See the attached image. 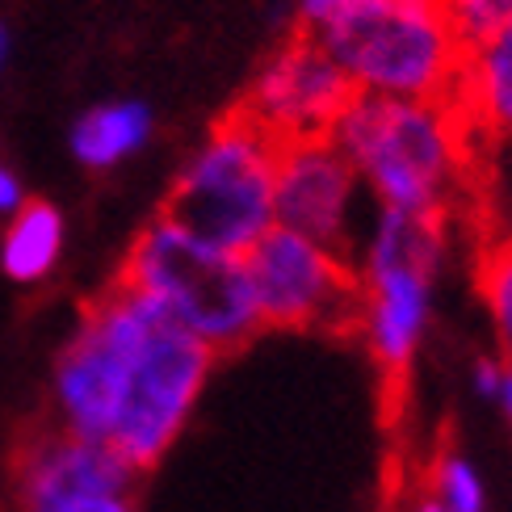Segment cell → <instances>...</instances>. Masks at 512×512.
Returning a JSON list of instances; mask_svg holds the SVG:
<instances>
[{
  "mask_svg": "<svg viewBox=\"0 0 512 512\" xmlns=\"http://www.w3.org/2000/svg\"><path fill=\"white\" fill-rule=\"evenodd\" d=\"M454 105L479 143L512 139V21L466 51Z\"/></svg>",
  "mask_w": 512,
  "mask_h": 512,
  "instance_id": "7c38bea8",
  "label": "cell"
},
{
  "mask_svg": "<svg viewBox=\"0 0 512 512\" xmlns=\"http://www.w3.org/2000/svg\"><path fill=\"white\" fill-rule=\"evenodd\" d=\"M215 366H219V353L202 345L194 332H185L177 319H168L152 303L147 328L122 378V399H118L114 433H110V445L135 475L152 471L181 441Z\"/></svg>",
  "mask_w": 512,
  "mask_h": 512,
  "instance_id": "8992f818",
  "label": "cell"
},
{
  "mask_svg": "<svg viewBox=\"0 0 512 512\" xmlns=\"http://www.w3.org/2000/svg\"><path fill=\"white\" fill-rule=\"evenodd\" d=\"M454 219L374 210L353 248V336L387 382H403L437 319V286L450 265Z\"/></svg>",
  "mask_w": 512,
  "mask_h": 512,
  "instance_id": "7a4b0ae2",
  "label": "cell"
},
{
  "mask_svg": "<svg viewBox=\"0 0 512 512\" xmlns=\"http://www.w3.org/2000/svg\"><path fill=\"white\" fill-rule=\"evenodd\" d=\"M366 97L454 101L466 47L441 0H357L315 34Z\"/></svg>",
  "mask_w": 512,
  "mask_h": 512,
  "instance_id": "5b68a950",
  "label": "cell"
},
{
  "mask_svg": "<svg viewBox=\"0 0 512 512\" xmlns=\"http://www.w3.org/2000/svg\"><path fill=\"white\" fill-rule=\"evenodd\" d=\"M399 512H441V508H437V504H433V500H429V496H424L420 487H416V492H412L408 500H403V508H399Z\"/></svg>",
  "mask_w": 512,
  "mask_h": 512,
  "instance_id": "cb8c5ba5",
  "label": "cell"
},
{
  "mask_svg": "<svg viewBox=\"0 0 512 512\" xmlns=\"http://www.w3.org/2000/svg\"><path fill=\"white\" fill-rule=\"evenodd\" d=\"M504 374H508V361L504 357H479L475 361V370H471V382H475V395H483V399H492L496 403V395H500V387H504Z\"/></svg>",
  "mask_w": 512,
  "mask_h": 512,
  "instance_id": "ffe728a7",
  "label": "cell"
},
{
  "mask_svg": "<svg viewBox=\"0 0 512 512\" xmlns=\"http://www.w3.org/2000/svg\"><path fill=\"white\" fill-rule=\"evenodd\" d=\"M374 202L332 135L290 139L277 152V227L328 248H357Z\"/></svg>",
  "mask_w": 512,
  "mask_h": 512,
  "instance_id": "30bf717a",
  "label": "cell"
},
{
  "mask_svg": "<svg viewBox=\"0 0 512 512\" xmlns=\"http://www.w3.org/2000/svg\"><path fill=\"white\" fill-rule=\"evenodd\" d=\"M63 244H68V223L51 202H26L0 227V273L17 286H38L55 273Z\"/></svg>",
  "mask_w": 512,
  "mask_h": 512,
  "instance_id": "5bb4252c",
  "label": "cell"
},
{
  "mask_svg": "<svg viewBox=\"0 0 512 512\" xmlns=\"http://www.w3.org/2000/svg\"><path fill=\"white\" fill-rule=\"evenodd\" d=\"M147 315H152V303L143 294L126 290L122 282H114L80 315V324L68 345H63L55 361V378H51L55 429L110 445L122 378L147 328Z\"/></svg>",
  "mask_w": 512,
  "mask_h": 512,
  "instance_id": "52a82bcc",
  "label": "cell"
},
{
  "mask_svg": "<svg viewBox=\"0 0 512 512\" xmlns=\"http://www.w3.org/2000/svg\"><path fill=\"white\" fill-rule=\"evenodd\" d=\"M248 286L273 332H353L357 277L353 256L290 227H269L244 252Z\"/></svg>",
  "mask_w": 512,
  "mask_h": 512,
  "instance_id": "ba28073f",
  "label": "cell"
},
{
  "mask_svg": "<svg viewBox=\"0 0 512 512\" xmlns=\"http://www.w3.org/2000/svg\"><path fill=\"white\" fill-rule=\"evenodd\" d=\"M496 408H500L504 424L512 429V366H508V374H504V387H500V395H496Z\"/></svg>",
  "mask_w": 512,
  "mask_h": 512,
  "instance_id": "603a6c76",
  "label": "cell"
},
{
  "mask_svg": "<svg viewBox=\"0 0 512 512\" xmlns=\"http://www.w3.org/2000/svg\"><path fill=\"white\" fill-rule=\"evenodd\" d=\"M353 5H357V0H298V30L319 34L324 26H332L340 13H349Z\"/></svg>",
  "mask_w": 512,
  "mask_h": 512,
  "instance_id": "d6986e66",
  "label": "cell"
},
{
  "mask_svg": "<svg viewBox=\"0 0 512 512\" xmlns=\"http://www.w3.org/2000/svg\"><path fill=\"white\" fill-rule=\"evenodd\" d=\"M420 492L441 512H492V492L479 466L458 445H437L420 471Z\"/></svg>",
  "mask_w": 512,
  "mask_h": 512,
  "instance_id": "9a60e30c",
  "label": "cell"
},
{
  "mask_svg": "<svg viewBox=\"0 0 512 512\" xmlns=\"http://www.w3.org/2000/svg\"><path fill=\"white\" fill-rule=\"evenodd\" d=\"M441 9L466 51L479 47L483 38H492L512 21V0H441Z\"/></svg>",
  "mask_w": 512,
  "mask_h": 512,
  "instance_id": "e0dca14e",
  "label": "cell"
},
{
  "mask_svg": "<svg viewBox=\"0 0 512 512\" xmlns=\"http://www.w3.org/2000/svg\"><path fill=\"white\" fill-rule=\"evenodd\" d=\"M479 298L492 324L496 357L512 366V231H492L479 256Z\"/></svg>",
  "mask_w": 512,
  "mask_h": 512,
  "instance_id": "2e32d148",
  "label": "cell"
},
{
  "mask_svg": "<svg viewBox=\"0 0 512 512\" xmlns=\"http://www.w3.org/2000/svg\"><path fill=\"white\" fill-rule=\"evenodd\" d=\"M55 512H139L131 492H122V496H97V500H76V504H63Z\"/></svg>",
  "mask_w": 512,
  "mask_h": 512,
  "instance_id": "7402d4cb",
  "label": "cell"
},
{
  "mask_svg": "<svg viewBox=\"0 0 512 512\" xmlns=\"http://www.w3.org/2000/svg\"><path fill=\"white\" fill-rule=\"evenodd\" d=\"M135 471L118 458L114 445L51 429L26 445L17 466V500L26 512H55L76 500L131 492Z\"/></svg>",
  "mask_w": 512,
  "mask_h": 512,
  "instance_id": "8fae6325",
  "label": "cell"
},
{
  "mask_svg": "<svg viewBox=\"0 0 512 512\" xmlns=\"http://www.w3.org/2000/svg\"><path fill=\"white\" fill-rule=\"evenodd\" d=\"M9 51H13V38L5 30V21H0V72H5V63H9Z\"/></svg>",
  "mask_w": 512,
  "mask_h": 512,
  "instance_id": "d4e9b609",
  "label": "cell"
},
{
  "mask_svg": "<svg viewBox=\"0 0 512 512\" xmlns=\"http://www.w3.org/2000/svg\"><path fill=\"white\" fill-rule=\"evenodd\" d=\"M118 282L177 319L219 357L252 345L265 332L248 286L244 256L198 240L173 219H152L122 261Z\"/></svg>",
  "mask_w": 512,
  "mask_h": 512,
  "instance_id": "3957f363",
  "label": "cell"
},
{
  "mask_svg": "<svg viewBox=\"0 0 512 512\" xmlns=\"http://www.w3.org/2000/svg\"><path fill=\"white\" fill-rule=\"evenodd\" d=\"M332 139L357 168L374 210L454 219L479 202L483 143L454 101L357 93Z\"/></svg>",
  "mask_w": 512,
  "mask_h": 512,
  "instance_id": "6da1fadb",
  "label": "cell"
},
{
  "mask_svg": "<svg viewBox=\"0 0 512 512\" xmlns=\"http://www.w3.org/2000/svg\"><path fill=\"white\" fill-rule=\"evenodd\" d=\"M492 206H508L512 210V139L508 143H483L479 152V210ZM512 231V219H508Z\"/></svg>",
  "mask_w": 512,
  "mask_h": 512,
  "instance_id": "ac0fdd59",
  "label": "cell"
},
{
  "mask_svg": "<svg viewBox=\"0 0 512 512\" xmlns=\"http://www.w3.org/2000/svg\"><path fill=\"white\" fill-rule=\"evenodd\" d=\"M277 143L248 114L231 110L198 139L164 198V219L198 240L244 256L277 227Z\"/></svg>",
  "mask_w": 512,
  "mask_h": 512,
  "instance_id": "277c9868",
  "label": "cell"
},
{
  "mask_svg": "<svg viewBox=\"0 0 512 512\" xmlns=\"http://www.w3.org/2000/svg\"><path fill=\"white\" fill-rule=\"evenodd\" d=\"M353 97L357 89L336 55L315 34L298 30L256 68L240 101V114H248L277 143H290L332 135Z\"/></svg>",
  "mask_w": 512,
  "mask_h": 512,
  "instance_id": "9c48e42d",
  "label": "cell"
},
{
  "mask_svg": "<svg viewBox=\"0 0 512 512\" xmlns=\"http://www.w3.org/2000/svg\"><path fill=\"white\" fill-rule=\"evenodd\" d=\"M21 206H26V189H21L13 168L0 160V219H9L13 210H21Z\"/></svg>",
  "mask_w": 512,
  "mask_h": 512,
  "instance_id": "44dd1931",
  "label": "cell"
},
{
  "mask_svg": "<svg viewBox=\"0 0 512 512\" xmlns=\"http://www.w3.org/2000/svg\"><path fill=\"white\" fill-rule=\"evenodd\" d=\"M156 135V114L147 101L114 97L89 105L68 131L72 160L89 173H110V168L139 156Z\"/></svg>",
  "mask_w": 512,
  "mask_h": 512,
  "instance_id": "4fadbf2b",
  "label": "cell"
}]
</instances>
